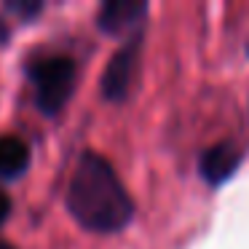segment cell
Masks as SVG:
<instances>
[{"label":"cell","instance_id":"1","mask_svg":"<svg viewBox=\"0 0 249 249\" xmlns=\"http://www.w3.org/2000/svg\"><path fill=\"white\" fill-rule=\"evenodd\" d=\"M70 217L89 233L113 236L134 220V198L115 166L97 150L81 153L65 193Z\"/></svg>","mask_w":249,"mask_h":249},{"label":"cell","instance_id":"2","mask_svg":"<svg viewBox=\"0 0 249 249\" xmlns=\"http://www.w3.org/2000/svg\"><path fill=\"white\" fill-rule=\"evenodd\" d=\"M27 75H30V83H33L35 107L46 118H54L67 107L72 91H75L78 67L65 54H49L30 62Z\"/></svg>","mask_w":249,"mask_h":249},{"label":"cell","instance_id":"3","mask_svg":"<svg viewBox=\"0 0 249 249\" xmlns=\"http://www.w3.org/2000/svg\"><path fill=\"white\" fill-rule=\"evenodd\" d=\"M140 51H142V35H131L113 56L102 72V97L107 102H124L131 94L140 65Z\"/></svg>","mask_w":249,"mask_h":249},{"label":"cell","instance_id":"4","mask_svg":"<svg viewBox=\"0 0 249 249\" xmlns=\"http://www.w3.org/2000/svg\"><path fill=\"white\" fill-rule=\"evenodd\" d=\"M145 14H147L145 3H137V0H107L97 11V27L107 35H121V33L140 27Z\"/></svg>","mask_w":249,"mask_h":249},{"label":"cell","instance_id":"5","mask_svg":"<svg viewBox=\"0 0 249 249\" xmlns=\"http://www.w3.org/2000/svg\"><path fill=\"white\" fill-rule=\"evenodd\" d=\"M241 163V153H238L236 145H228V142H220V145H212L201 153L198 158V172L206 182L220 185L231 177L233 172Z\"/></svg>","mask_w":249,"mask_h":249},{"label":"cell","instance_id":"6","mask_svg":"<svg viewBox=\"0 0 249 249\" xmlns=\"http://www.w3.org/2000/svg\"><path fill=\"white\" fill-rule=\"evenodd\" d=\"M30 145L17 134L0 137V182L22 179L30 169Z\"/></svg>","mask_w":249,"mask_h":249},{"label":"cell","instance_id":"7","mask_svg":"<svg viewBox=\"0 0 249 249\" xmlns=\"http://www.w3.org/2000/svg\"><path fill=\"white\" fill-rule=\"evenodd\" d=\"M6 11L17 14L22 22H30V19H35L40 11H43V3H30V0H11V3H6Z\"/></svg>","mask_w":249,"mask_h":249},{"label":"cell","instance_id":"8","mask_svg":"<svg viewBox=\"0 0 249 249\" xmlns=\"http://www.w3.org/2000/svg\"><path fill=\"white\" fill-rule=\"evenodd\" d=\"M8 214H11V198H8V193H3V190H0V228L6 225Z\"/></svg>","mask_w":249,"mask_h":249},{"label":"cell","instance_id":"9","mask_svg":"<svg viewBox=\"0 0 249 249\" xmlns=\"http://www.w3.org/2000/svg\"><path fill=\"white\" fill-rule=\"evenodd\" d=\"M11 38V30L6 27V22H3V19H0V46H6V40Z\"/></svg>","mask_w":249,"mask_h":249},{"label":"cell","instance_id":"10","mask_svg":"<svg viewBox=\"0 0 249 249\" xmlns=\"http://www.w3.org/2000/svg\"><path fill=\"white\" fill-rule=\"evenodd\" d=\"M0 249H17V247L11 241H6V238H0Z\"/></svg>","mask_w":249,"mask_h":249}]
</instances>
